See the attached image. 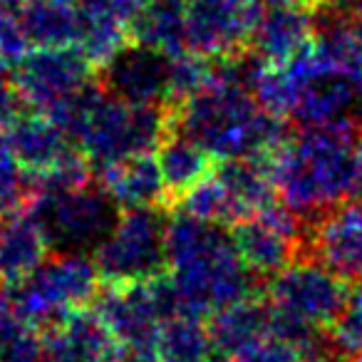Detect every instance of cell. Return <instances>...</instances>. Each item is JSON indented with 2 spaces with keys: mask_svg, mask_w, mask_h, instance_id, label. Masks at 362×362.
<instances>
[{
  "mask_svg": "<svg viewBox=\"0 0 362 362\" xmlns=\"http://www.w3.org/2000/svg\"><path fill=\"white\" fill-rule=\"evenodd\" d=\"M166 266L184 313L211 315L256 296L258 281L238 256L228 226L174 211L166 226Z\"/></svg>",
  "mask_w": 362,
  "mask_h": 362,
  "instance_id": "1",
  "label": "cell"
},
{
  "mask_svg": "<svg viewBox=\"0 0 362 362\" xmlns=\"http://www.w3.org/2000/svg\"><path fill=\"white\" fill-rule=\"evenodd\" d=\"M362 132L350 127L293 129L268 156L278 202L310 221L325 209L355 197Z\"/></svg>",
  "mask_w": 362,
  "mask_h": 362,
  "instance_id": "2",
  "label": "cell"
},
{
  "mask_svg": "<svg viewBox=\"0 0 362 362\" xmlns=\"http://www.w3.org/2000/svg\"><path fill=\"white\" fill-rule=\"evenodd\" d=\"M171 127L216 161L268 159L293 132L291 122L263 110L248 87L216 77L171 110Z\"/></svg>",
  "mask_w": 362,
  "mask_h": 362,
  "instance_id": "3",
  "label": "cell"
},
{
  "mask_svg": "<svg viewBox=\"0 0 362 362\" xmlns=\"http://www.w3.org/2000/svg\"><path fill=\"white\" fill-rule=\"evenodd\" d=\"M67 132L92 169L129 156L151 154L171 124L166 107H132L92 82L55 122Z\"/></svg>",
  "mask_w": 362,
  "mask_h": 362,
  "instance_id": "4",
  "label": "cell"
},
{
  "mask_svg": "<svg viewBox=\"0 0 362 362\" xmlns=\"http://www.w3.org/2000/svg\"><path fill=\"white\" fill-rule=\"evenodd\" d=\"M52 253H95L119 218V204L97 179L77 187L37 184L28 204Z\"/></svg>",
  "mask_w": 362,
  "mask_h": 362,
  "instance_id": "5",
  "label": "cell"
},
{
  "mask_svg": "<svg viewBox=\"0 0 362 362\" xmlns=\"http://www.w3.org/2000/svg\"><path fill=\"white\" fill-rule=\"evenodd\" d=\"M102 288L97 263L87 253H50L30 276L3 291L23 320L37 332L57 327L70 313L90 308Z\"/></svg>",
  "mask_w": 362,
  "mask_h": 362,
  "instance_id": "6",
  "label": "cell"
},
{
  "mask_svg": "<svg viewBox=\"0 0 362 362\" xmlns=\"http://www.w3.org/2000/svg\"><path fill=\"white\" fill-rule=\"evenodd\" d=\"M169 209H122L115 228L92 253L102 283H144L169 271L166 266Z\"/></svg>",
  "mask_w": 362,
  "mask_h": 362,
  "instance_id": "7",
  "label": "cell"
},
{
  "mask_svg": "<svg viewBox=\"0 0 362 362\" xmlns=\"http://www.w3.org/2000/svg\"><path fill=\"white\" fill-rule=\"evenodd\" d=\"M97 67L80 47H33L13 65V85L23 107L57 122L80 92L95 82Z\"/></svg>",
  "mask_w": 362,
  "mask_h": 362,
  "instance_id": "8",
  "label": "cell"
},
{
  "mask_svg": "<svg viewBox=\"0 0 362 362\" xmlns=\"http://www.w3.org/2000/svg\"><path fill=\"white\" fill-rule=\"evenodd\" d=\"M231 238L243 266L261 283L271 281L283 268L300 261L303 218L281 202H273L271 206L233 223Z\"/></svg>",
  "mask_w": 362,
  "mask_h": 362,
  "instance_id": "9",
  "label": "cell"
},
{
  "mask_svg": "<svg viewBox=\"0 0 362 362\" xmlns=\"http://www.w3.org/2000/svg\"><path fill=\"white\" fill-rule=\"evenodd\" d=\"M300 261H315L347 286H362V197L303 221Z\"/></svg>",
  "mask_w": 362,
  "mask_h": 362,
  "instance_id": "10",
  "label": "cell"
},
{
  "mask_svg": "<svg viewBox=\"0 0 362 362\" xmlns=\"http://www.w3.org/2000/svg\"><path fill=\"white\" fill-rule=\"evenodd\" d=\"M350 288L320 263L296 261L268 281L266 300L273 310L296 320L313 327H327L345 305Z\"/></svg>",
  "mask_w": 362,
  "mask_h": 362,
  "instance_id": "11",
  "label": "cell"
},
{
  "mask_svg": "<svg viewBox=\"0 0 362 362\" xmlns=\"http://www.w3.org/2000/svg\"><path fill=\"white\" fill-rule=\"evenodd\" d=\"M174 55L144 42L127 40L107 62L97 67V82L112 97L132 107L171 110Z\"/></svg>",
  "mask_w": 362,
  "mask_h": 362,
  "instance_id": "12",
  "label": "cell"
},
{
  "mask_svg": "<svg viewBox=\"0 0 362 362\" xmlns=\"http://www.w3.org/2000/svg\"><path fill=\"white\" fill-rule=\"evenodd\" d=\"M258 16L253 0H192L184 16L187 52L206 60L241 55L251 45Z\"/></svg>",
  "mask_w": 362,
  "mask_h": 362,
  "instance_id": "13",
  "label": "cell"
},
{
  "mask_svg": "<svg viewBox=\"0 0 362 362\" xmlns=\"http://www.w3.org/2000/svg\"><path fill=\"white\" fill-rule=\"evenodd\" d=\"M97 317L124 352H151L161 325L151 281L144 283H102L97 293Z\"/></svg>",
  "mask_w": 362,
  "mask_h": 362,
  "instance_id": "14",
  "label": "cell"
},
{
  "mask_svg": "<svg viewBox=\"0 0 362 362\" xmlns=\"http://www.w3.org/2000/svg\"><path fill=\"white\" fill-rule=\"evenodd\" d=\"M0 134L18 159V164L35 179L60 174V171L87 161L62 127H57L47 117L35 115V112L30 115L21 112Z\"/></svg>",
  "mask_w": 362,
  "mask_h": 362,
  "instance_id": "15",
  "label": "cell"
},
{
  "mask_svg": "<svg viewBox=\"0 0 362 362\" xmlns=\"http://www.w3.org/2000/svg\"><path fill=\"white\" fill-rule=\"evenodd\" d=\"M315 42V25L308 6L263 8L248 50L268 67H288Z\"/></svg>",
  "mask_w": 362,
  "mask_h": 362,
  "instance_id": "16",
  "label": "cell"
},
{
  "mask_svg": "<svg viewBox=\"0 0 362 362\" xmlns=\"http://www.w3.org/2000/svg\"><path fill=\"white\" fill-rule=\"evenodd\" d=\"M42 337L50 362H122V347L90 308L70 313Z\"/></svg>",
  "mask_w": 362,
  "mask_h": 362,
  "instance_id": "17",
  "label": "cell"
},
{
  "mask_svg": "<svg viewBox=\"0 0 362 362\" xmlns=\"http://www.w3.org/2000/svg\"><path fill=\"white\" fill-rule=\"evenodd\" d=\"M95 179L112 194L119 209L136 206H164L169 209L161 171L156 164V156L139 154L129 159L115 161V164L97 166Z\"/></svg>",
  "mask_w": 362,
  "mask_h": 362,
  "instance_id": "18",
  "label": "cell"
},
{
  "mask_svg": "<svg viewBox=\"0 0 362 362\" xmlns=\"http://www.w3.org/2000/svg\"><path fill=\"white\" fill-rule=\"evenodd\" d=\"M50 253L45 233L28 209L0 218V288L21 283Z\"/></svg>",
  "mask_w": 362,
  "mask_h": 362,
  "instance_id": "19",
  "label": "cell"
},
{
  "mask_svg": "<svg viewBox=\"0 0 362 362\" xmlns=\"http://www.w3.org/2000/svg\"><path fill=\"white\" fill-rule=\"evenodd\" d=\"M214 350L221 357L233 360L246 347L271 332V305L266 298L248 296L221 310L211 313L206 320Z\"/></svg>",
  "mask_w": 362,
  "mask_h": 362,
  "instance_id": "20",
  "label": "cell"
},
{
  "mask_svg": "<svg viewBox=\"0 0 362 362\" xmlns=\"http://www.w3.org/2000/svg\"><path fill=\"white\" fill-rule=\"evenodd\" d=\"M156 164H159L171 209L184 194L192 192L199 181H204L211 174L216 159L194 139H189L184 132L169 124V132L156 146Z\"/></svg>",
  "mask_w": 362,
  "mask_h": 362,
  "instance_id": "21",
  "label": "cell"
},
{
  "mask_svg": "<svg viewBox=\"0 0 362 362\" xmlns=\"http://www.w3.org/2000/svg\"><path fill=\"white\" fill-rule=\"evenodd\" d=\"M21 21L30 47H77V0H21Z\"/></svg>",
  "mask_w": 362,
  "mask_h": 362,
  "instance_id": "22",
  "label": "cell"
},
{
  "mask_svg": "<svg viewBox=\"0 0 362 362\" xmlns=\"http://www.w3.org/2000/svg\"><path fill=\"white\" fill-rule=\"evenodd\" d=\"M151 352L159 362H209L216 350L206 320L184 313L161 320Z\"/></svg>",
  "mask_w": 362,
  "mask_h": 362,
  "instance_id": "23",
  "label": "cell"
},
{
  "mask_svg": "<svg viewBox=\"0 0 362 362\" xmlns=\"http://www.w3.org/2000/svg\"><path fill=\"white\" fill-rule=\"evenodd\" d=\"M325 350L335 362L362 357V286H352L345 305L325 327Z\"/></svg>",
  "mask_w": 362,
  "mask_h": 362,
  "instance_id": "24",
  "label": "cell"
},
{
  "mask_svg": "<svg viewBox=\"0 0 362 362\" xmlns=\"http://www.w3.org/2000/svg\"><path fill=\"white\" fill-rule=\"evenodd\" d=\"M33 192H35V179L18 164L0 134V218L25 209L33 199Z\"/></svg>",
  "mask_w": 362,
  "mask_h": 362,
  "instance_id": "25",
  "label": "cell"
},
{
  "mask_svg": "<svg viewBox=\"0 0 362 362\" xmlns=\"http://www.w3.org/2000/svg\"><path fill=\"white\" fill-rule=\"evenodd\" d=\"M30 50L21 21V0H0V60L16 65Z\"/></svg>",
  "mask_w": 362,
  "mask_h": 362,
  "instance_id": "26",
  "label": "cell"
},
{
  "mask_svg": "<svg viewBox=\"0 0 362 362\" xmlns=\"http://www.w3.org/2000/svg\"><path fill=\"white\" fill-rule=\"evenodd\" d=\"M303 352L298 347H293L291 342H286L283 337L268 332L266 337H261L258 342H253L251 347L233 357V362H300Z\"/></svg>",
  "mask_w": 362,
  "mask_h": 362,
  "instance_id": "27",
  "label": "cell"
},
{
  "mask_svg": "<svg viewBox=\"0 0 362 362\" xmlns=\"http://www.w3.org/2000/svg\"><path fill=\"white\" fill-rule=\"evenodd\" d=\"M0 362H50L42 332H37L35 327H28L11 345L0 350Z\"/></svg>",
  "mask_w": 362,
  "mask_h": 362,
  "instance_id": "28",
  "label": "cell"
},
{
  "mask_svg": "<svg viewBox=\"0 0 362 362\" xmlns=\"http://www.w3.org/2000/svg\"><path fill=\"white\" fill-rule=\"evenodd\" d=\"M25 110L13 85V75L8 62L0 60V132H6V127L16 119L21 112Z\"/></svg>",
  "mask_w": 362,
  "mask_h": 362,
  "instance_id": "29",
  "label": "cell"
},
{
  "mask_svg": "<svg viewBox=\"0 0 362 362\" xmlns=\"http://www.w3.org/2000/svg\"><path fill=\"white\" fill-rule=\"evenodd\" d=\"M28 327L30 325L23 320L16 303H13L11 296L0 288V350H3L6 345H11V342L16 340L18 335H23Z\"/></svg>",
  "mask_w": 362,
  "mask_h": 362,
  "instance_id": "30",
  "label": "cell"
},
{
  "mask_svg": "<svg viewBox=\"0 0 362 362\" xmlns=\"http://www.w3.org/2000/svg\"><path fill=\"white\" fill-rule=\"evenodd\" d=\"M122 362H159L154 352H124L122 350Z\"/></svg>",
  "mask_w": 362,
  "mask_h": 362,
  "instance_id": "31",
  "label": "cell"
},
{
  "mask_svg": "<svg viewBox=\"0 0 362 362\" xmlns=\"http://www.w3.org/2000/svg\"><path fill=\"white\" fill-rule=\"evenodd\" d=\"M258 8H281V6H305V0H253Z\"/></svg>",
  "mask_w": 362,
  "mask_h": 362,
  "instance_id": "32",
  "label": "cell"
},
{
  "mask_svg": "<svg viewBox=\"0 0 362 362\" xmlns=\"http://www.w3.org/2000/svg\"><path fill=\"white\" fill-rule=\"evenodd\" d=\"M300 362H332V360H327V357H303Z\"/></svg>",
  "mask_w": 362,
  "mask_h": 362,
  "instance_id": "33",
  "label": "cell"
},
{
  "mask_svg": "<svg viewBox=\"0 0 362 362\" xmlns=\"http://www.w3.org/2000/svg\"><path fill=\"white\" fill-rule=\"evenodd\" d=\"M209 362H233V360H228V357H221V355H218V357H211Z\"/></svg>",
  "mask_w": 362,
  "mask_h": 362,
  "instance_id": "34",
  "label": "cell"
},
{
  "mask_svg": "<svg viewBox=\"0 0 362 362\" xmlns=\"http://www.w3.org/2000/svg\"><path fill=\"white\" fill-rule=\"evenodd\" d=\"M352 25H355V30H357V33H360V35H362V18H360V21H357V23H352Z\"/></svg>",
  "mask_w": 362,
  "mask_h": 362,
  "instance_id": "35",
  "label": "cell"
},
{
  "mask_svg": "<svg viewBox=\"0 0 362 362\" xmlns=\"http://www.w3.org/2000/svg\"><path fill=\"white\" fill-rule=\"evenodd\" d=\"M347 362H362V357H360V360H347Z\"/></svg>",
  "mask_w": 362,
  "mask_h": 362,
  "instance_id": "36",
  "label": "cell"
}]
</instances>
